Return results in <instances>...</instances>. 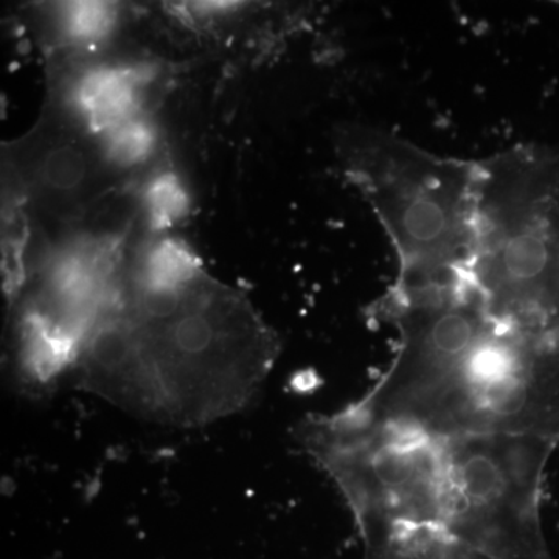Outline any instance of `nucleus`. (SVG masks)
<instances>
[{"mask_svg":"<svg viewBox=\"0 0 559 559\" xmlns=\"http://www.w3.org/2000/svg\"><path fill=\"white\" fill-rule=\"evenodd\" d=\"M377 316L396 331L388 370L342 409L366 425L433 436L559 443V337L511 329L466 283L393 285Z\"/></svg>","mask_w":559,"mask_h":559,"instance_id":"nucleus-2","label":"nucleus"},{"mask_svg":"<svg viewBox=\"0 0 559 559\" xmlns=\"http://www.w3.org/2000/svg\"><path fill=\"white\" fill-rule=\"evenodd\" d=\"M143 79L134 69H95L79 81L69 106L94 134L103 135L138 119Z\"/></svg>","mask_w":559,"mask_h":559,"instance_id":"nucleus-7","label":"nucleus"},{"mask_svg":"<svg viewBox=\"0 0 559 559\" xmlns=\"http://www.w3.org/2000/svg\"><path fill=\"white\" fill-rule=\"evenodd\" d=\"M297 437L356 524L433 530L481 559H551L540 492L554 441L433 436L366 425L344 411L305 418Z\"/></svg>","mask_w":559,"mask_h":559,"instance_id":"nucleus-1","label":"nucleus"},{"mask_svg":"<svg viewBox=\"0 0 559 559\" xmlns=\"http://www.w3.org/2000/svg\"><path fill=\"white\" fill-rule=\"evenodd\" d=\"M9 167L25 200L57 219H79L112 186L117 165L102 135L79 114H51L9 146Z\"/></svg>","mask_w":559,"mask_h":559,"instance_id":"nucleus-6","label":"nucleus"},{"mask_svg":"<svg viewBox=\"0 0 559 559\" xmlns=\"http://www.w3.org/2000/svg\"><path fill=\"white\" fill-rule=\"evenodd\" d=\"M345 173L388 235L403 288L465 282L474 238L476 162L439 156L395 132L342 131Z\"/></svg>","mask_w":559,"mask_h":559,"instance_id":"nucleus-5","label":"nucleus"},{"mask_svg":"<svg viewBox=\"0 0 559 559\" xmlns=\"http://www.w3.org/2000/svg\"><path fill=\"white\" fill-rule=\"evenodd\" d=\"M277 356V337L237 290L204 271L159 282L131 267L75 369L121 409L190 428L248 406Z\"/></svg>","mask_w":559,"mask_h":559,"instance_id":"nucleus-3","label":"nucleus"},{"mask_svg":"<svg viewBox=\"0 0 559 559\" xmlns=\"http://www.w3.org/2000/svg\"><path fill=\"white\" fill-rule=\"evenodd\" d=\"M151 223L157 229L178 223L189 212V197L173 175H162L150 183L145 198Z\"/></svg>","mask_w":559,"mask_h":559,"instance_id":"nucleus-10","label":"nucleus"},{"mask_svg":"<svg viewBox=\"0 0 559 559\" xmlns=\"http://www.w3.org/2000/svg\"><path fill=\"white\" fill-rule=\"evenodd\" d=\"M64 27L76 39H97L105 35L116 20V9L108 3H69L64 9Z\"/></svg>","mask_w":559,"mask_h":559,"instance_id":"nucleus-11","label":"nucleus"},{"mask_svg":"<svg viewBox=\"0 0 559 559\" xmlns=\"http://www.w3.org/2000/svg\"><path fill=\"white\" fill-rule=\"evenodd\" d=\"M364 559H481L433 530L388 522H358Z\"/></svg>","mask_w":559,"mask_h":559,"instance_id":"nucleus-8","label":"nucleus"},{"mask_svg":"<svg viewBox=\"0 0 559 559\" xmlns=\"http://www.w3.org/2000/svg\"><path fill=\"white\" fill-rule=\"evenodd\" d=\"M110 160L119 168H130L148 159L156 145V132L142 119L121 124L102 135Z\"/></svg>","mask_w":559,"mask_h":559,"instance_id":"nucleus-9","label":"nucleus"},{"mask_svg":"<svg viewBox=\"0 0 559 559\" xmlns=\"http://www.w3.org/2000/svg\"><path fill=\"white\" fill-rule=\"evenodd\" d=\"M466 285L511 329L559 337V153L518 143L476 162Z\"/></svg>","mask_w":559,"mask_h":559,"instance_id":"nucleus-4","label":"nucleus"}]
</instances>
